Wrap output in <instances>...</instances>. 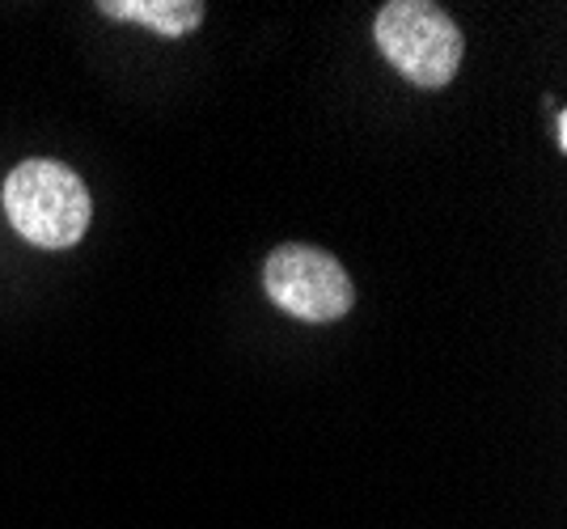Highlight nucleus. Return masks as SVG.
<instances>
[{
	"label": "nucleus",
	"instance_id": "4",
	"mask_svg": "<svg viewBox=\"0 0 567 529\" xmlns=\"http://www.w3.org/2000/svg\"><path fill=\"white\" fill-rule=\"evenodd\" d=\"M97 13L111 22H136L166 34V39H178V34L199 30L208 9L199 0H102Z\"/></svg>",
	"mask_w": 567,
	"mask_h": 529
},
{
	"label": "nucleus",
	"instance_id": "3",
	"mask_svg": "<svg viewBox=\"0 0 567 529\" xmlns=\"http://www.w3.org/2000/svg\"><path fill=\"white\" fill-rule=\"evenodd\" d=\"M262 289L297 322H339L355 305L352 276L318 246H276L262 263Z\"/></svg>",
	"mask_w": 567,
	"mask_h": 529
},
{
	"label": "nucleus",
	"instance_id": "5",
	"mask_svg": "<svg viewBox=\"0 0 567 529\" xmlns=\"http://www.w3.org/2000/svg\"><path fill=\"white\" fill-rule=\"evenodd\" d=\"M555 136H559V148H567V115L564 111L555 115Z\"/></svg>",
	"mask_w": 567,
	"mask_h": 529
},
{
	"label": "nucleus",
	"instance_id": "2",
	"mask_svg": "<svg viewBox=\"0 0 567 529\" xmlns=\"http://www.w3.org/2000/svg\"><path fill=\"white\" fill-rule=\"evenodd\" d=\"M373 43L390 69H399L420 90H445L466 55V39L441 4L390 0L373 18Z\"/></svg>",
	"mask_w": 567,
	"mask_h": 529
},
{
	"label": "nucleus",
	"instance_id": "1",
	"mask_svg": "<svg viewBox=\"0 0 567 529\" xmlns=\"http://www.w3.org/2000/svg\"><path fill=\"white\" fill-rule=\"evenodd\" d=\"M4 217L30 246L69 250L85 238L94 204L85 183L64 162L30 157L4 178Z\"/></svg>",
	"mask_w": 567,
	"mask_h": 529
}]
</instances>
